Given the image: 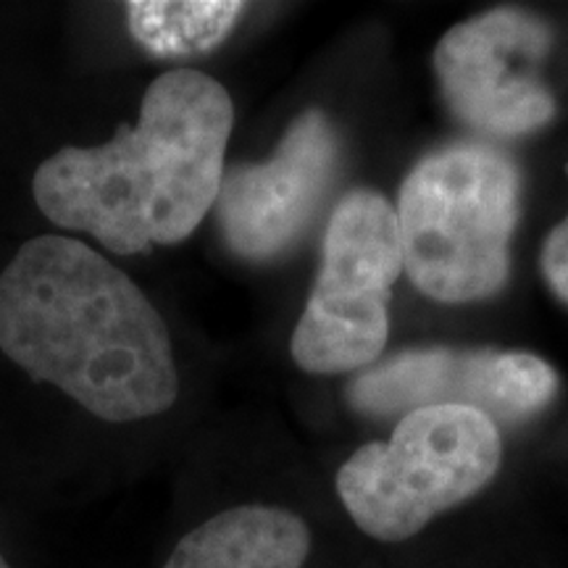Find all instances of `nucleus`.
Listing matches in <instances>:
<instances>
[{
  "mask_svg": "<svg viewBox=\"0 0 568 568\" xmlns=\"http://www.w3.org/2000/svg\"><path fill=\"white\" fill-rule=\"evenodd\" d=\"M0 353L111 424L161 416L180 397L166 322L82 240L40 234L0 272Z\"/></svg>",
  "mask_w": 568,
  "mask_h": 568,
  "instance_id": "obj_1",
  "label": "nucleus"
},
{
  "mask_svg": "<svg viewBox=\"0 0 568 568\" xmlns=\"http://www.w3.org/2000/svg\"><path fill=\"white\" fill-rule=\"evenodd\" d=\"M232 124L222 84L195 69L166 71L142 95L134 130L42 161L34 203L53 224L90 234L116 255L176 245L216 205Z\"/></svg>",
  "mask_w": 568,
  "mask_h": 568,
  "instance_id": "obj_2",
  "label": "nucleus"
},
{
  "mask_svg": "<svg viewBox=\"0 0 568 568\" xmlns=\"http://www.w3.org/2000/svg\"><path fill=\"white\" fill-rule=\"evenodd\" d=\"M395 213L403 264L426 297L485 301L508 280L521 174L489 145L443 148L406 176Z\"/></svg>",
  "mask_w": 568,
  "mask_h": 568,
  "instance_id": "obj_3",
  "label": "nucleus"
},
{
  "mask_svg": "<svg viewBox=\"0 0 568 568\" xmlns=\"http://www.w3.org/2000/svg\"><path fill=\"white\" fill-rule=\"evenodd\" d=\"M503 439L487 414L466 406L410 410L387 443H368L337 471L355 527L403 542L432 518L471 500L500 471Z\"/></svg>",
  "mask_w": 568,
  "mask_h": 568,
  "instance_id": "obj_4",
  "label": "nucleus"
},
{
  "mask_svg": "<svg viewBox=\"0 0 568 568\" xmlns=\"http://www.w3.org/2000/svg\"><path fill=\"white\" fill-rule=\"evenodd\" d=\"M403 268L393 205L374 190L347 193L326 224L322 272L293 332L295 364L311 374L372 366L387 345V305Z\"/></svg>",
  "mask_w": 568,
  "mask_h": 568,
  "instance_id": "obj_5",
  "label": "nucleus"
},
{
  "mask_svg": "<svg viewBox=\"0 0 568 568\" xmlns=\"http://www.w3.org/2000/svg\"><path fill=\"white\" fill-rule=\"evenodd\" d=\"M552 32L535 13L495 9L453 27L435 51V71L450 111L493 138L542 130L556 101L539 77Z\"/></svg>",
  "mask_w": 568,
  "mask_h": 568,
  "instance_id": "obj_6",
  "label": "nucleus"
},
{
  "mask_svg": "<svg viewBox=\"0 0 568 568\" xmlns=\"http://www.w3.org/2000/svg\"><path fill=\"white\" fill-rule=\"evenodd\" d=\"M337 161L335 126L324 111L311 109L290 124L272 159L226 169L216 216L230 251L247 261L290 251L322 209Z\"/></svg>",
  "mask_w": 568,
  "mask_h": 568,
  "instance_id": "obj_7",
  "label": "nucleus"
},
{
  "mask_svg": "<svg viewBox=\"0 0 568 568\" xmlns=\"http://www.w3.org/2000/svg\"><path fill=\"white\" fill-rule=\"evenodd\" d=\"M558 376L531 353L406 351L368 368L347 389L364 414H397L432 406L477 408L489 418L518 422L552 400Z\"/></svg>",
  "mask_w": 568,
  "mask_h": 568,
  "instance_id": "obj_8",
  "label": "nucleus"
},
{
  "mask_svg": "<svg viewBox=\"0 0 568 568\" xmlns=\"http://www.w3.org/2000/svg\"><path fill=\"white\" fill-rule=\"evenodd\" d=\"M311 529L280 506H234L187 531L161 568H303Z\"/></svg>",
  "mask_w": 568,
  "mask_h": 568,
  "instance_id": "obj_9",
  "label": "nucleus"
},
{
  "mask_svg": "<svg viewBox=\"0 0 568 568\" xmlns=\"http://www.w3.org/2000/svg\"><path fill=\"white\" fill-rule=\"evenodd\" d=\"M243 11L237 0H132L126 21L132 38L155 59H182L213 51Z\"/></svg>",
  "mask_w": 568,
  "mask_h": 568,
  "instance_id": "obj_10",
  "label": "nucleus"
},
{
  "mask_svg": "<svg viewBox=\"0 0 568 568\" xmlns=\"http://www.w3.org/2000/svg\"><path fill=\"white\" fill-rule=\"evenodd\" d=\"M542 274L552 287V293L568 303V216L545 240Z\"/></svg>",
  "mask_w": 568,
  "mask_h": 568,
  "instance_id": "obj_11",
  "label": "nucleus"
},
{
  "mask_svg": "<svg viewBox=\"0 0 568 568\" xmlns=\"http://www.w3.org/2000/svg\"><path fill=\"white\" fill-rule=\"evenodd\" d=\"M0 568H11V566H9V560L3 558V552H0Z\"/></svg>",
  "mask_w": 568,
  "mask_h": 568,
  "instance_id": "obj_12",
  "label": "nucleus"
}]
</instances>
